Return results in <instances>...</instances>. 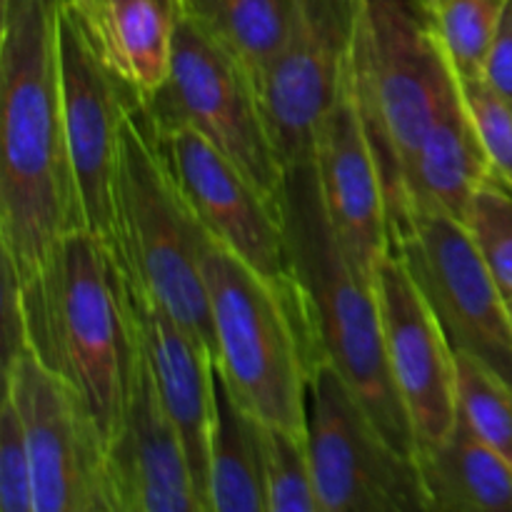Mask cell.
I'll list each match as a JSON object with an SVG mask.
<instances>
[{"mask_svg": "<svg viewBox=\"0 0 512 512\" xmlns=\"http://www.w3.org/2000/svg\"><path fill=\"white\" fill-rule=\"evenodd\" d=\"M63 0H3L0 253L28 280L55 245L85 230L60 78Z\"/></svg>", "mask_w": 512, "mask_h": 512, "instance_id": "1", "label": "cell"}, {"mask_svg": "<svg viewBox=\"0 0 512 512\" xmlns=\"http://www.w3.org/2000/svg\"><path fill=\"white\" fill-rule=\"evenodd\" d=\"M35 358L80 393L105 440L128 398L138 328L113 250L88 230L55 245L40 270L20 280Z\"/></svg>", "mask_w": 512, "mask_h": 512, "instance_id": "2", "label": "cell"}, {"mask_svg": "<svg viewBox=\"0 0 512 512\" xmlns=\"http://www.w3.org/2000/svg\"><path fill=\"white\" fill-rule=\"evenodd\" d=\"M280 215L315 353L340 370L380 433L415 458L418 443L390 373L378 293L360 278L335 238L315 160L288 168Z\"/></svg>", "mask_w": 512, "mask_h": 512, "instance_id": "3", "label": "cell"}, {"mask_svg": "<svg viewBox=\"0 0 512 512\" xmlns=\"http://www.w3.org/2000/svg\"><path fill=\"white\" fill-rule=\"evenodd\" d=\"M350 63L383 178L393 250L408 230L405 170L435 120L458 95V80L423 3L415 0H360Z\"/></svg>", "mask_w": 512, "mask_h": 512, "instance_id": "4", "label": "cell"}, {"mask_svg": "<svg viewBox=\"0 0 512 512\" xmlns=\"http://www.w3.org/2000/svg\"><path fill=\"white\" fill-rule=\"evenodd\" d=\"M218 340V375L240 408L265 425L308 435L310 373L320 363L303 315L288 295L220 243L203 255Z\"/></svg>", "mask_w": 512, "mask_h": 512, "instance_id": "5", "label": "cell"}, {"mask_svg": "<svg viewBox=\"0 0 512 512\" xmlns=\"http://www.w3.org/2000/svg\"><path fill=\"white\" fill-rule=\"evenodd\" d=\"M118 218L120 268L143 285L215 358L213 313L203 255L213 235L175 185L138 98H130L120 133Z\"/></svg>", "mask_w": 512, "mask_h": 512, "instance_id": "6", "label": "cell"}, {"mask_svg": "<svg viewBox=\"0 0 512 512\" xmlns=\"http://www.w3.org/2000/svg\"><path fill=\"white\" fill-rule=\"evenodd\" d=\"M140 108L153 130H195L280 210L288 170L265 125L253 75L188 15L175 35L168 80Z\"/></svg>", "mask_w": 512, "mask_h": 512, "instance_id": "7", "label": "cell"}, {"mask_svg": "<svg viewBox=\"0 0 512 512\" xmlns=\"http://www.w3.org/2000/svg\"><path fill=\"white\" fill-rule=\"evenodd\" d=\"M308 450L320 512H428L418 463L375 425L330 360L308 385Z\"/></svg>", "mask_w": 512, "mask_h": 512, "instance_id": "8", "label": "cell"}, {"mask_svg": "<svg viewBox=\"0 0 512 512\" xmlns=\"http://www.w3.org/2000/svg\"><path fill=\"white\" fill-rule=\"evenodd\" d=\"M33 460L35 512H113L108 440L85 400L23 350L3 368Z\"/></svg>", "mask_w": 512, "mask_h": 512, "instance_id": "9", "label": "cell"}, {"mask_svg": "<svg viewBox=\"0 0 512 512\" xmlns=\"http://www.w3.org/2000/svg\"><path fill=\"white\" fill-rule=\"evenodd\" d=\"M393 253L418 283L450 348L512 385L510 303L468 228L445 213H420L410 235L393 245Z\"/></svg>", "mask_w": 512, "mask_h": 512, "instance_id": "10", "label": "cell"}, {"mask_svg": "<svg viewBox=\"0 0 512 512\" xmlns=\"http://www.w3.org/2000/svg\"><path fill=\"white\" fill-rule=\"evenodd\" d=\"M60 78H63L65 130L70 163L83 205L85 230L103 240L115 258H123L118 218L120 133L130 90L100 60L78 13L63 0L58 15Z\"/></svg>", "mask_w": 512, "mask_h": 512, "instance_id": "11", "label": "cell"}, {"mask_svg": "<svg viewBox=\"0 0 512 512\" xmlns=\"http://www.w3.org/2000/svg\"><path fill=\"white\" fill-rule=\"evenodd\" d=\"M150 133L175 185L215 243L275 288L300 298L280 210L195 130L150 128Z\"/></svg>", "mask_w": 512, "mask_h": 512, "instance_id": "12", "label": "cell"}, {"mask_svg": "<svg viewBox=\"0 0 512 512\" xmlns=\"http://www.w3.org/2000/svg\"><path fill=\"white\" fill-rule=\"evenodd\" d=\"M360 0H305L288 48L255 83L265 125L285 170L313 160L325 115L353 53Z\"/></svg>", "mask_w": 512, "mask_h": 512, "instance_id": "13", "label": "cell"}, {"mask_svg": "<svg viewBox=\"0 0 512 512\" xmlns=\"http://www.w3.org/2000/svg\"><path fill=\"white\" fill-rule=\"evenodd\" d=\"M375 293L383 315L390 373L413 425L415 443L418 448L443 443L460 418L455 350L418 283L395 253L380 265Z\"/></svg>", "mask_w": 512, "mask_h": 512, "instance_id": "14", "label": "cell"}, {"mask_svg": "<svg viewBox=\"0 0 512 512\" xmlns=\"http://www.w3.org/2000/svg\"><path fill=\"white\" fill-rule=\"evenodd\" d=\"M313 160L335 238L360 278L375 288L380 265L393 250L383 178L360 113L353 63L345 68L338 98L320 125Z\"/></svg>", "mask_w": 512, "mask_h": 512, "instance_id": "15", "label": "cell"}, {"mask_svg": "<svg viewBox=\"0 0 512 512\" xmlns=\"http://www.w3.org/2000/svg\"><path fill=\"white\" fill-rule=\"evenodd\" d=\"M108 488L113 512H205L183 438L165 410L140 338L123 418L108 443Z\"/></svg>", "mask_w": 512, "mask_h": 512, "instance_id": "16", "label": "cell"}, {"mask_svg": "<svg viewBox=\"0 0 512 512\" xmlns=\"http://www.w3.org/2000/svg\"><path fill=\"white\" fill-rule=\"evenodd\" d=\"M123 275L140 348L148 360L165 410L183 438L193 470L195 493L203 503V510L210 512V443H213L215 405H218L215 358L143 285L135 283L125 270Z\"/></svg>", "mask_w": 512, "mask_h": 512, "instance_id": "17", "label": "cell"}, {"mask_svg": "<svg viewBox=\"0 0 512 512\" xmlns=\"http://www.w3.org/2000/svg\"><path fill=\"white\" fill-rule=\"evenodd\" d=\"M90 45L138 100L168 80L183 0H70Z\"/></svg>", "mask_w": 512, "mask_h": 512, "instance_id": "18", "label": "cell"}, {"mask_svg": "<svg viewBox=\"0 0 512 512\" xmlns=\"http://www.w3.org/2000/svg\"><path fill=\"white\" fill-rule=\"evenodd\" d=\"M490 178V160L458 88L405 170V235L420 213H445L463 223L470 200Z\"/></svg>", "mask_w": 512, "mask_h": 512, "instance_id": "19", "label": "cell"}, {"mask_svg": "<svg viewBox=\"0 0 512 512\" xmlns=\"http://www.w3.org/2000/svg\"><path fill=\"white\" fill-rule=\"evenodd\" d=\"M430 508L445 512H512V463L458 418L453 433L415 453Z\"/></svg>", "mask_w": 512, "mask_h": 512, "instance_id": "20", "label": "cell"}, {"mask_svg": "<svg viewBox=\"0 0 512 512\" xmlns=\"http://www.w3.org/2000/svg\"><path fill=\"white\" fill-rule=\"evenodd\" d=\"M208 495L210 512H268L263 423L240 408L220 375L210 443Z\"/></svg>", "mask_w": 512, "mask_h": 512, "instance_id": "21", "label": "cell"}, {"mask_svg": "<svg viewBox=\"0 0 512 512\" xmlns=\"http://www.w3.org/2000/svg\"><path fill=\"white\" fill-rule=\"evenodd\" d=\"M185 15L228 48L258 83L288 48L305 0H183Z\"/></svg>", "mask_w": 512, "mask_h": 512, "instance_id": "22", "label": "cell"}, {"mask_svg": "<svg viewBox=\"0 0 512 512\" xmlns=\"http://www.w3.org/2000/svg\"><path fill=\"white\" fill-rule=\"evenodd\" d=\"M510 0H443L425 8L455 80H480Z\"/></svg>", "mask_w": 512, "mask_h": 512, "instance_id": "23", "label": "cell"}, {"mask_svg": "<svg viewBox=\"0 0 512 512\" xmlns=\"http://www.w3.org/2000/svg\"><path fill=\"white\" fill-rule=\"evenodd\" d=\"M458 405L465 423L512 463V385L465 353H455Z\"/></svg>", "mask_w": 512, "mask_h": 512, "instance_id": "24", "label": "cell"}, {"mask_svg": "<svg viewBox=\"0 0 512 512\" xmlns=\"http://www.w3.org/2000/svg\"><path fill=\"white\" fill-rule=\"evenodd\" d=\"M268 512H320L308 435L263 423Z\"/></svg>", "mask_w": 512, "mask_h": 512, "instance_id": "25", "label": "cell"}, {"mask_svg": "<svg viewBox=\"0 0 512 512\" xmlns=\"http://www.w3.org/2000/svg\"><path fill=\"white\" fill-rule=\"evenodd\" d=\"M463 225L503 295L512 300V190L495 178L473 195Z\"/></svg>", "mask_w": 512, "mask_h": 512, "instance_id": "26", "label": "cell"}, {"mask_svg": "<svg viewBox=\"0 0 512 512\" xmlns=\"http://www.w3.org/2000/svg\"><path fill=\"white\" fill-rule=\"evenodd\" d=\"M458 88L490 160L493 178L512 190V105L483 78L458 80Z\"/></svg>", "mask_w": 512, "mask_h": 512, "instance_id": "27", "label": "cell"}, {"mask_svg": "<svg viewBox=\"0 0 512 512\" xmlns=\"http://www.w3.org/2000/svg\"><path fill=\"white\" fill-rule=\"evenodd\" d=\"M0 510L35 512L28 438L18 408L5 390L0 403Z\"/></svg>", "mask_w": 512, "mask_h": 512, "instance_id": "28", "label": "cell"}, {"mask_svg": "<svg viewBox=\"0 0 512 512\" xmlns=\"http://www.w3.org/2000/svg\"><path fill=\"white\" fill-rule=\"evenodd\" d=\"M3 273H0V333H3V368H8L23 350H28V328H25L23 290L18 273L8 255L0 253Z\"/></svg>", "mask_w": 512, "mask_h": 512, "instance_id": "29", "label": "cell"}, {"mask_svg": "<svg viewBox=\"0 0 512 512\" xmlns=\"http://www.w3.org/2000/svg\"><path fill=\"white\" fill-rule=\"evenodd\" d=\"M483 80L512 105V0L505 8L503 20H500L498 35L490 45L488 63H485Z\"/></svg>", "mask_w": 512, "mask_h": 512, "instance_id": "30", "label": "cell"}, {"mask_svg": "<svg viewBox=\"0 0 512 512\" xmlns=\"http://www.w3.org/2000/svg\"><path fill=\"white\" fill-rule=\"evenodd\" d=\"M420 3L425 5V8H435L438 3H443V0H420Z\"/></svg>", "mask_w": 512, "mask_h": 512, "instance_id": "31", "label": "cell"}, {"mask_svg": "<svg viewBox=\"0 0 512 512\" xmlns=\"http://www.w3.org/2000/svg\"><path fill=\"white\" fill-rule=\"evenodd\" d=\"M510 313H512V300H510Z\"/></svg>", "mask_w": 512, "mask_h": 512, "instance_id": "32", "label": "cell"}]
</instances>
